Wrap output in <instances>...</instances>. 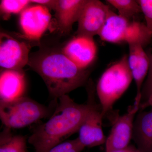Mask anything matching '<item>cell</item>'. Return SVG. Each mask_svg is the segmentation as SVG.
Listing matches in <instances>:
<instances>
[{
    "label": "cell",
    "instance_id": "4fadbf2b",
    "mask_svg": "<svg viewBox=\"0 0 152 152\" xmlns=\"http://www.w3.org/2000/svg\"><path fill=\"white\" fill-rule=\"evenodd\" d=\"M26 83L23 70H4L0 75L1 102H9L24 96Z\"/></svg>",
    "mask_w": 152,
    "mask_h": 152
},
{
    "label": "cell",
    "instance_id": "277c9868",
    "mask_svg": "<svg viewBox=\"0 0 152 152\" xmlns=\"http://www.w3.org/2000/svg\"><path fill=\"white\" fill-rule=\"evenodd\" d=\"M98 36L102 40L108 42L138 44L143 48L152 39V34L145 24L125 18L113 11Z\"/></svg>",
    "mask_w": 152,
    "mask_h": 152
},
{
    "label": "cell",
    "instance_id": "8992f818",
    "mask_svg": "<svg viewBox=\"0 0 152 152\" xmlns=\"http://www.w3.org/2000/svg\"><path fill=\"white\" fill-rule=\"evenodd\" d=\"M112 11L100 1L87 0L78 20L77 35L93 38L99 35Z\"/></svg>",
    "mask_w": 152,
    "mask_h": 152
},
{
    "label": "cell",
    "instance_id": "6da1fadb",
    "mask_svg": "<svg viewBox=\"0 0 152 152\" xmlns=\"http://www.w3.org/2000/svg\"><path fill=\"white\" fill-rule=\"evenodd\" d=\"M89 100L86 103H77L67 95L57 99L58 101L51 116L36 128L28 140L35 152H48L78 132L89 114L99 106L93 99L94 89L89 88Z\"/></svg>",
    "mask_w": 152,
    "mask_h": 152
},
{
    "label": "cell",
    "instance_id": "5b68a950",
    "mask_svg": "<svg viewBox=\"0 0 152 152\" xmlns=\"http://www.w3.org/2000/svg\"><path fill=\"white\" fill-rule=\"evenodd\" d=\"M50 111L30 98L23 96L9 102H0V118L9 129H21L46 118Z\"/></svg>",
    "mask_w": 152,
    "mask_h": 152
},
{
    "label": "cell",
    "instance_id": "7402d4cb",
    "mask_svg": "<svg viewBox=\"0 0 152 152\" xmlns=\"http://www.w3.org/2000/svg\"><path fill=\"white\" fill-rule=\"evenodd\" d=\"M30 1L31 3H35L37 4L45 6L48 9L54 10L57 0H32Z\"/></svg>",
    "mask_w": 152,
    "mask_h": 152
},
{
    "label": "cell",
    "instance_id": "d6986e66",
    "mask_svg": "<svg viewBox=\"0 0 152 152\" xmlns=\"http://www.w3.org/2000/svg\"><path fill=\"white\" fill-rule=\"evenodd\" d=\"M31 3L28 0H3L1 1V13L6 20L12 14L22 12Z\"/></svg>",
    "mask_w": 152,
    "mask_h": 152
},
{
    "label": "cell",
    "instance_id": "44dd1931",
    "mask_svg": "<svg viewBox=\"0 0 152 152\" xmlns=\"http://www.w3.org/2000/svg\"><path fill=\"white\" fill-rule=\"evenodd\" d=\"M148 29L152 34V0H138Z\"/></svg>",
    "mask_w": 152,
    "mask_h": 152
},
{
    "label": "cell",
    "instance_id": "52a82bcc",
    "mask_svg": "<svg viewBox=\"0 0 152 152\" xmlns=\"http://www.w3.org/2000/svg\"><path fill=\"white\" fill-rule=\"evenodd\" d=\"M30 45L4 33L0 35V66L5 70H23L29 60Z\"/></svg>",
    "mask_w": 152,
    "mask_h": 152
},
{
    "label": "cell",
    "instance_id": "9a60e30c",
    "mask_svg": "<svg viewBox=\"0 0 152 152\" xmlns=\"http://www.w3.org/2000/svg\"><path fill=\"white\" fill-rule=\"evenodd\" d=\"M132 140L142 152H152V107L139 111L134 122Z\"/></svg>",
    "mask_w": 152,
    "mask_h": 152
},
{
    "label": "cell",
    "instance_id": "603a6c76",
    "mask_svg": "<svg viewBox=\"0 0 152 152\" xmlns=\"http://www.w3.org/2000/svg\"><path fill=\"white\" fill-rule=\"evenodd\" d=\"M109 152H142L136 146L129 145L121 149L115 150Z\"/></svg>",
    "mask_w": 152,
    "mask_h": 152
},
{
    "label": "cell",
    "instance_id": "5bb4252c",
    "mask_svg": "<svg viewBox=\"0 0 152 152\" xmlns=\"http://www.w3.org/2000/svg\"><path fill=\"white\" fill-rule=\"evenodd\" d=\"M87 0H57L54 9L58 28L62 34L70 32L78 22Z\"/></svg>",
    "mask_w": 152,
    "mask_h": 152
},
{
    "label": "cell",
    "instance_id": "2e32d148",
    "mask_svg": "<svg viewBox=\"0 0 152 152\" xmlns=\"http://www.w3.org/2000/svg\"><path fill=\"white\" fill-rule=\"evenodd\" d=\"M1 133L0 152H27L26 138L21 135H14L6 128Z\"/></svg>",
    "mask_w": 152,
    "mask_h": 152
},
{
    "label": "cell",
    "instance_id": "30bf717a",
    "mask_svg": "<svg viewBox=\"0 0 152 152\" xmlns=\"http://www.w3.org/2000/svg\"><path fill=\"white\" fill-rule=\"evenodd\" d=\"M61 50L78 68L86 70L94 60L97 48L94 38L77 35Z\"/></svg>",
    "mask_w": 152,
    "mask_h": 152
},
{
    "label": "cell",
    "instance_id": "e0dca14e",
    "mask_svg": "<svg viewBox=\"0 0 152 152\" xmlns=\"http://www.w3.org/2000/svg\"><path fill=\"white\" fill-rule=\"evenodd\" d=\"M106 1L116 9L119 15L129 20H133L135 17L142 13L137 1L107 0Z\"/></svg>",
    "mask_w": 152,
    "mask_h": 152
},
{
    "label": "cell",
    "instance_id": "ac0fdd59",
    "mask_svg": "<svg viewBox=\"0 0 152 152\" xmlns=\"http://www.w3.org/2000/svg\"><path fill=\"white\" fill-rule=\"evenodd\" d=\"M149 59V69L141 91L140 110H144L148 107H152V53H147Z\"/></svg>",
    "mask_w": 152,
    "mask_h": 152
},
{
    "label": "cell",
    "instance_id": "ffe728a7",
    "mask_svg": "<svg viewBox=\"0 0 152 152\" xmlns=\"http://www.w3.org/2000/svg\"><path fill=\"white\" fill-rule=\"evenodd\" d=\"M85 148L77 138L61 143L48 152H81Z\"/></svg>",
    "mask_w": 152,
    "mask_h": 152
},
{
    "label": "cell",
    "instance_id": "ba28073f",
    "mask_svg": "<svg viewBox=\"0 0 152 152\" xmlns=\"http://www.w3.org/2000/svg\"><path fill=\"white\" fill-rule=\"evenodd\" d=\"M139 110V106L133 104L129 107L126 113L117 117L107 138L106 152L124 148L129 145L135 118Z\"/></svg>",
    "mask_w": 152,
    "mask_h": 152
},
{
    "label": "cell",
    "instance_id": "8fae6325",
    "mask_svg": "<svg viewBox=\"0 0 152 152\" xmlns=\"http://www.w3.org/2000/svg\"><path fill=\"white\" fill-rule=\"evenodd\" d=\"M100 104L89 114L80 127L77 138L84 148H92L105 144L107 137L102 129V120Z\"/></svg>",
    "mask_w": 152,
    "mask_h": 152
},
{
    "label": "cell",
    "instance_id": "9c48e42d",
    "mask_svg": "<svg viewBox=\"0 0 152 152\" xmlns=\"http://www.w3.org/2000/svg\"><path fill=\"white\" fill-rule=\"evenodd\" d=\"M51 15L48 9L36 4L21 13L20 22L23 33L28 39L38 41L48 28Z\"/></svg>",
    "mask_w": 152,
    "mask_h": 152
},
{
    "label": "cell",
    "instance_id": "3957f363",
    "mask_svg": "<svg viewBox=\"0 0 152 152\" xmlns=\"http://www.w3.org/2000/svg\"><path fill=\"white\" fill-rule=\"evenodd\" d=\"M133 80L126 55L102 74L96 91L103 118L111 111L115 103L127 91Z\"/></svg>",
    "mask_w": 152,
    "mask_h": 152
},
{
    "label": "cell",
    "instance_id": "7c38bea8",
    "mask_svg": "<svg viewBox=\"0 0 152 152\" xmlns=\"http://www.w3.org/2000/svg\"><path fill=\"white\" fill-rule=\"evenodd\" d=\"M129 46V66L137 88L134 104L140 107L142 88L149 69V59L141 45L130 44Z\"/></svg>",
    "mask_w": 152,
    "mask_h": 152
},
{
    "label": "cell",
    "instance_id": "7a4b0ae2",
    "mask_svg": "<svg viewBox=\"0 0 152 152\" xmlns=\"http://www.w3.org/2000/svg\"><path fill=\"white\" fill-rule=\"evenodd\" d=\"M28 65L41 76L50 94L57 99L81 86L89 72L78 68L62 50L43 49L30 56Z\"/></svg>",
    "mask_w": 152,
    "mask_h": 152
}]
</instances>
